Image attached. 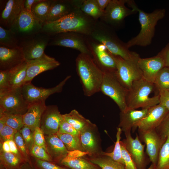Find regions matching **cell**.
<instances>
[{"instance_id":"obj_1","label":"cell","mask_w":169,"mask_h":169,"mask_svg":"<svg viewBox=\"0 0 169 169\" xmlns=\"http://www.w3.org/2000/svg\"><path fill=\"white\" fill-rule=\"evenodd\" d=\"M96 21L79 8L56 21L45 23L41 31L46 34L53 35L75 32L88 36Z\"/></svg>"},{"instance_id":"obj_2","label":"cell","mask_w":169,"mask_h":169,"mask_svg":"<svg viewBox=\"0 0 169 169\" xmlns=\"http://www.w3.org/2000/svg\"><path fill=\"white\" fill-rule=\"evenodd\" d=\"M88 36L104 44L114 55L127 60H136L140 57L137 53L129 50L126 43L120 39L114 29L100 20L95 21Z\"/></svg>"},{"instance_id":"obj_3","label":"cell","mask_w":169,"mask_h":169,"mask_svg":"<svg viewBox=\"0 0 169 169\" xmlns=\"http://www.w3.org/2000/svg\"><path fill=\"white\" fill-rule=\"evenodd\" d=\"M76 66L84 94L90 97L100 91L104 73L92 56L80 53L76 59Z\"/></svg>"},{"instance_id":"obj_4","label":"cell","mask_w":169,"mask_h":169,"mask_svg":"<svg viewBox=\"0 0 169 169\" xmlns=\"http://www.w3.org/2000/svg\"><path fill=\"white\" fill-rule=\"evenodd\" d=\"M126 3L132 9L139 13V20L141 29L138 34L126 44L127 47L135 45L145 47L151 43L157 23L165 16L164 9H156L151 13H146L140 9L133 0H126Z\"/></svg>"},{"instance_id":"obj_5","label":"cell","mask_w":169,"mask_h":169,"mask_svg":"<svg viewBox=\"0 0 169 169\" xmlns=\"http://www.w3.org/2000/svg\"><path fill=\"white\" fill-rule=\"evenodd\" d=\"M155 88L153 83L143 77L134 81L127 91L126 98L127 109L149 108L159 104L158 94L152 97L149 96Z\"/></svg>"},{"instance_id":"obj_6","label":"cell","mask_w":169,"mask_h":169,"mask_svg":"<svg viewBox=\"0 0 169 169\" xmlns=\"http://www.w3.org/2000/svg\"><path fill=\"white\" fill-rule=\"evenodd\" d=\"M29 104L23 96L21 87L0 90V114L23 115Z\"/></svg>"},{"instance_id":"obj_7","label":"cell","mask_w":169,"mask_h":169,"mask_svg":"<svg viewBox=\"0 0 169 169\" xmlns=\"http://www.w3.org/2000/svg\"><path fill=\"white\" fill-rule=\"evenodd\" d=\"M126 0H111L100 20L115 30L122 28L127 17L137 12L127 8Z\"/></svg>"},{"instance_id":"obj_8","label":"cell","mask_w":169,"mask_h":169,"mask_svg":"<svg viewBox=\"0 0 169 169\" xmlns=\"http://www.w3.org/2000/svg\"><path fill=\"white\" fill-rule=\"evenodd\" d=\"M115 72H104L100 91L110 97L118 105L120 112H123L127 109L126 98L128 90L120 82Z\"/></svg>"},{"instance_id":"obj_9","label":"cell","mask_w":169,"mask_h":169,"mask_svg":"<svg viewBox=\"0 0 169 169\" xmlns=\"http://www.w3.org/2000/svg\"><path fill=\"white\" fill-rule=\"evenodd\" d=\"M113 56L116 65L115 75L122 85L128 90L134 81L142 78L138 64L139 59L127 60L120 56Z\"/></svg>"},{"instance_id":"obj_10","label":"cell","mask_w":169,"mask_h":169,"mask_svg":"<svg viewBox=\"0 0 169 169\" xmlns=\"http://www.w3.org/2000/svg\"><path fill=\"white\" fill-rule=\"evenodd\" d=\"M86 42L91 56L99 68L104 73L115 72L116 65L114 56L106 47L87 35Z\"/></svg>"},{"instance_id":"obj_11","label":"cell","mask_w":169,"mask_h":169,"mask_svg":"<svg viewBox=\"0 0 169 169\" xmlns=\"http://www.w3.org/2000/svg\"><path fill=\"white\" fill-rule=\"evenodd\" d=\"M43 25L24 8L9 29L17 37L28 36L41 30Z\"/></svg>"},{"instance_id":"obj_12","label":"cell","mask_w":169,"mask_h":169,"mask_svg":"<svg viewBox=\"0 0 169 169\" xmlns=\"http://www.w3.org/2000/svg\"><path fill=\"white\" fill-rule=\"evenodd\" d=\"M48 45L70 48L91 56L87 44L86 35L78 33L68 32L55 34Z\"/></svg>"},{"instance_id":"obj_13","label":"cell","mask_w":169,"mask_h":169,"mask_svg":"<svg viewBox=\"0 0 169 169\" xmlns=\"http://www.w3.org/2000/svg\"><path fill=\"white\" fill-rule=\"evenodd\" d=\"M71 77L70 75L66 76L56 86L49 88L36 86L31 82L26 83L21 87L23 96L29 104L36 101H45L50 95L61 92L64 85Z\"/></svg>"},{"instance_id":"obj_14","label":"cell","mask_w":169,"mask_h":169,"mask_svg":"<svg viewBox=\"0 0 169 169\" xmlns=\"http://www.w3.org/2000/svg\"><path fill=\"white\" fill-rule=\"evenodd\" d=\"M79 137L84 152L89 156L100 155L103 151L97 125L92 122L79 132Z\"/></svg>"},{"instance_id":"obj_15","label":"cell","mask_w":169,"mask_h":169,"mask_svg":"<svg viewBox=\"0 0 169 169\" xmlns=\"http://www.w3.org/2000/svg\"><path fill=\"white\" fill-rule=\"evenodd\" d=\"M169 111L168 109L160 104L150 108L145 117L135 125L132 130L135 131L137 128L139 132L156 129Z\"/></svg>"},{"instance_id":"obj_16","label":"cell","mask_w":169,"mask_h":169,"mask_svg":"<svg viewBox=\"0 0 169 169\" xmlns=\"http://www.w3.org/2000/svg\"><path fill=\"white\" fill-rule=\"evenodd\" d=\"M83 0H52L45 23L56 21L80 8Z\"/></svg>"},{"instance_id":"obj_17","label":"cell","mask_w":169,"mask_h":169,"mask_svg":"<svg viewBox=\"0 0 169 169\" xmlns=\"http://www.w3.org/2000/svg\"><path fill=\"white\" fill-rule=\"evenodd\" d=\"M125 134L126 139L122 141L137 169H145L147 165L144 152L145 145L142 144L137 134L134 139L132 137L131 131L125 132Z\"/></svg>"},{"instance_id":"obj_18","label":"cell","mask_w":169,"mask_h":169,"mask_svg":"<svg viewBox=\"0 0 169 169\" xmlns=\"http://www.w3.org/2000/svg\"><path fill=\"white\" fill-rule=\"evenodd\" d=\"M27 61L28 66L24 84L31 82L38 75L44 72L54 69L60 64L59 62L55 58L45 53L38 58Z\"/></svg>"},{"instance_id":"obj_19","label":"cell","mask_w":169,"mask_h":169,"mask_svg":"<svg viewBox=\"0 0 169 169\" xmlns=\"http://www.w3.org/2000/svg\"><path fill=\"white\" fill-rule=\"evenodd\" d=\"M63 119L56 105L47 106L42 117L40 127L45 136L56 134Z\"/></svg>"},{"instance_id":"obj_20","label":"cell","mask_w":169,"mask_h":169,"mask_svg":"<svg viewBox=\"0 0 169 169\" xmlns=\"http://www.w3.org/2000/svg\"><path fill=\"white\" fill-rule=\"evenodd\" d=\"M49 38L46 36L37 35L24 41L19 45L22 48L25 60L29 61L41 57L48 45Z\"/></svg>"},{"instance_id":"obj_21","label":"cell","mask_w":169,"mask_h":169,"mask_svg":"<svg viewBox=\"0 0 169 169\" xmlns=\"http://www.w3.org/2000/svg\"><path fill=\"white\" fill-rule=\"evenodd\" d=\"M25 61L20 46L10 48L0 45V70H9Z\"/></svg>"},{"instance_id":"obj_22","label":"cell","mask_w":169,"mask_h":169,"mask_svg":"<svg viewBox=\"0 0 169 169\" xmlns=\"http://www.w3.org/2000/svg\"><path fill=\"white\" fill-rule=\"evenodd\" d=\"M139 136L146 146V152L150 161L156 165L160 150L163 143L155 129L139 132Z\"/></svg>"},{"instance_id":"obj_23","label":"cell","mask_w":169,"mask_h":169,"mask_svg":"<svg viewBox=\"0 0 169 169\" xmlns=\"http://www.w3.org/2000/svg\"><path fill=\"white\" fill-rule=\"evenodd\" d=\"M138 64L141 71L142 77L147 81L153 83L159 72L165 67L164 61L158 54L149 58L140 57Z\"/></svg>"},{"instance_id":"obj_24","label":"cell","mask_w":169,"mask_h":169,"mask_svg":"<svg viewBox=\"0 0 169 169\" xmlns=\"http://www.w3.org/2000/svg\"><path fill=\"white\" fill-rule=\"evenodd\" d=\"M86 155V153L80 151H69L67 156L59 165L69 169H101L85 157Z\"/></svg>"},{"instance_id":"obj_25","label":"cell","mask_w":169,"mask_h":169,"mask_svg":"<svg viewBox=\"0 0 169 169\" xmlns=\"http://www.w3.org/2000/svg\"><path fill=\"white\" fill-rule=\"evenodd\" d=\"M46 150L54 163L60 164L68 155V151L56 134L45 136Z\"/></svg>"},{"instance_id":"obj_26","label":"cell","mask_w":169,"mask_h":169,"mask_svg":"<svg viewBox=\"0 0 169 169\" xmlns=\"http://www.w3.org/2000/svg\"><path fill=\"white\" fill-rule=\"evenodd\" d=\"M24 0H8L5 3L0 14V24L11 27L24 8Z\"/></svg>"},{"instance_id":"obj_27","label":"cell","mask_w":169,"mask_h":169,"mask_svg":"<svg viewBox=\"0 0 169 169\" xmlns=\"http://www.w3.org/2000/svg\"><path fill=\"white\" fill-rule=\"evenodd\" d=\"M45 101H36L29 104L26 112L23 115L24 125L33 132L35 129L40 126L42 117L47 106Z\"/></svg>"},{"instance_id":"obj_28","label":"cell","mask_w":169,"mask_h":169,"mask_svg":"<svg viewBox=\"0 0 169 169\" xmlns=\"http://www.w3.org/2000/svg\"><path fill=\"white\" fill-rule=\"evenodd\" d=\"M149 108L140 110L127 109L124 111L120 112L118 127L124 133L131 131L135 125L145 117Z\"/></svg>"},{"instance_id":"obj_29","label":"cell","mask_w":169,"mask_h":169,"mask_svg":"<svg viewBox=\"0 0 169 169\" xmlns=\"http://www.w3.org/2000/svg\"><path fill=\"white\" fill-rule=\"evenodd\" d=\"M27 66L25 61L9 70V89L20 87L24 84Z\"/></svg>"},{"instance_id":"obj_30","label":"cell","mask_w":169,"mask_h":169,"mask_svg":"<svg viewBox=\"0 0 169 169\" xmlns=\"http://www.w3.org/2000/svg\"><path fill=\"white\" fill-rule=\"evenodd\" d=\"M0 165L7 169H21L26 161L21 156L11 152L0 151Z\"/></svg>"},{"instance_id":"obj_31","label":"cell","mask_w":169,"mask_h":169,"mask_svg":"<svg viewBox=\"0 0 169 169\" xmlns=\"http://www.w3.org/2000/svg\"><path fill=\"white\" fill-rule=\"evenodd\" d=\"M64 119L79 132L91 122L85 118L75 109L62 114Z\"/></svg>"},{"instance_id":"obj_32","label":"cell","mask_w":169,"mask_h":169,"mask_svg":"<svg viewBox=\"0 0 169 169\" xmlns=\"http://www.w3.org/2000/svg\"><path fill=\"white\" fill-rule=\"evenodd\" d=\"M87 157L101 169H125L124 166L107 156L100 154Z\"/></svg>"},{"instance_id":"obj_33","label":"cell","mask_w":169,"mask_h":169,"mask_svg":"<svg viewBox=\"0 0 169 169\" xmlns=\"http://www.w3.org/2000/svg\"><path fill=\"white\" fill-rule=\"evenodd\" d=\"M52 0H41L34 4L31 12L34 16L41 23H45Z\"/></svg>"},{"instance_id":"obj_34","label":"cell","mask_w":169,"mask_h":169,"mask_svg":"<svg viewBox=\"0 0 169 169\" xmlns=\"http://www.w3.org/2000/svg\"><path fill=\"white\" fill-rule=\"evenodd\" d=\"M56 134L63 142L68 151H79L85 153L82 146L79 136H74L59 132Z\"/></svg>"},{"instance_id":"obj_35","label":"cell","mask_w":169,"mask_h":169,"mask_svg":"<svg viewBox=\"0 0 169 169\" xmlns=\"http://www.w3.org/2000/svg\"><path fill=\"white\" fill-rule=\"evenodd\" d=\"M80 9L95 21L99 20L104 13L100 8L96 0H83Z\"/></svg>"},{"instance_id":"obj_36","label":"cell","mask_w":169,"mask_h":169,"mask_svg":"<svg viewBox=\"0 0 169 169\" xmlns=\"http://www.w3.org/2000/svg\"><path fill=\"white\" fill-rule=\"evenodd\" d=\"M0 45L10 48L18 47V39L9 29H6L0 26Z\"/></svg>"},{"instance_id":"obj_37","label":"cell","mask_w":169,"mask_h":169,"mask_svg":"<svg viewBox=\"0 0 169 169\" xmlns=\"http://www.w3.org/2000/svg\"><path fill=\"white\" fill-rule=\"evenodd\" d=\"M157 169H169V136L159 152Z\"/></svg>"},{"instance_id":"obj_38","label":"cell","mask_w":169,"mask_h":169,"mask_svg":"<svg viewBox=\"0 0 169 169\" xmlns=\"http://www.w3.org/2000/svg\"><path fill=\"white\" fill-rule=\"evenodd\" d=\"M122 132V131L120 128L119 127L117 128L116 139L113 151L110 153L103 151L100 154L108 156L114 161L124 166V163L122 157L120 145L121 134Z\"/></svg>"},{"instance_id":"obj_39","label":"cell","mask_w":169,"mask_h":169,"mask_svg":"<svg viewBox=\"0 0 169 169\" xmlns=\"http://www.w3.org/2000/svg\"><path fill=\"white\" fill-rule=\"evenodd\" d=\"M154 84L158 90H169V67H165L159 72Z\"/></svg>"},{"instance_id":"obj_40","label":"cell","mask_w":169,"mask_h":169,"mask_svg":"<svg viewBox=\"0 0 169 169\" xmlns=\"http://www.w3.org/2000/svg\"><path fill=\"white\" fill-rule=\"evenodd\" d=\"M14 141H15L18 149L23 155V157L27 162L31 164L29 161L28 157V149L25 141L19 131H18L14 136Z\"/></svg>"},{"instance_id":"obj_41","label":"cell","mask_w":169,"mask_h":169,"mask_svg":"<svg viewBox=\"0 0 169 169\" xmlns=\"http://www.w3.org/2000/svg\"><path fill=\"white\" fill-rule=\"evenodd\" d=\"M6 125L19 131L24 126L23 115H19L6 114Z\"/></svg>"},{"instance_id":"obj_42","label":"cell","mask_w":169,"mask_h":169,"mask_svg":"<svg viewBox=\"0 0 169 169\" xmlns=\"http://www.w3.org/2000/svg\"><path fill=\"white\" fill-rule=\"evenodd\" d=\"M155 130L164 143L169 136V111Z\"/></svg>"},{"instance_id":"obj_43","label":"cell","mask_w":169,"mask_h":169,"mask_svg":"<svg viewBox=\"0 0 169 169\" xmlns=\"http://www.w3.org/2000/svg\"><path fill=\"white\" fill-rule=\"evenodd\" d=\"M32 165L35 169H69L54 162L36 158Z\"/></svg>"},{"instance_id":"obj_44","label":"cell","mask_w":169,"mask_h":169,"mask_svg":"<svg viewBox=\"0 0 169 169\" xmlns=\"http://www.w3.org/2000/svg\"><path fill=\"white\" fill-rule=\"evenodd\" d=\"M30 151L36 158L54 162L46 150L43 147L33 144Z\"/></svg>"},{"instance_id":"obj_45","label":"cell","mask_w":169,"mask_h":169,"mask_svg":"<svg viewBox=\"0 0 169 169\" xmlns=\"http://www.w3.org/2000/svg\"><path fill=\"white\" fill-rule=\"evenodd\" d=\"M121 156L125 169H137L131 156L122 141H120Z\"/></svg>"},{"instance_id":"obj_46","label":"cell","mask_w":169,"mask_h":169,"mask_svg":"<svg viewBox=\"0 0 169 169\" xmlns=\"http://www.w3.org/2000/svg\"><path fill=\"white\" fill-rule=\"evenodd\" d=\"M23 138L28 150L34 144L33 132L27 126L24 125L19 131Z\"/></svg>"},{"instance_id":"obj_47","label":"cell","mask_w":169,"mask_h":169,"mask_svg":"<svg viewBox=\"0 0 169 169\" xmlns=\"http://www.w3.org/2000/svg\"><path fill=\"white\" fill-rule=\"evenodd\" d=\"M18 131L6 125L0 131V140L2 144L4 142L14 140V136Z\"/></svg>"},{"instance_id":"obj_48","label":"cell","mask_w":169,"mask_h":169,"mask_svg":"<svg viewBox=\"0 0 169 169\" xmlns=\"http://www.w3.org/2000/svg\"><path fill=\"white\" fill-rule=\"evenodd\" d=\"M33 135L34 144L43 147L46 150L45 135L39 127H37L35 129Z\"/></svg>"},{"instance_id":"obj_49","label":"cell","mask_w":169,"mask_h":169,"mask_svg":"<svg viewBox=\"0 0 169 169\" xmlns=\"http://www.w3.org/2000/svg\"><path fill=\"white\" fill-rule=\"evenodd\" d=\"M58 132L77 136H79V131L64 118L60 124Z\"/></svg>"},{"instance_id":"obj_50","label":"cell","mask_w":169,"mask_h":169,"mask_svg":"<svg viewBox=\"0 0 169 169\" xmlns=\"http://www.w3.org/2000/svg\"><path fill=\"white\" fill-rule=\"evenodd\" d=\"M9 70H0V90L9 89Z\"/></svg>"},{"instance_id":"obj_51","label":"cell","mask_w":169,"mask_h":169,"mask_svg":"<svg viewBox=\"0 0 169 169\" xmlns=\"http://www.w3.org/2000/svg\"><path fill=\"white\" fill-rule=\"evenodd\" d=\"M159 96L160 104L169 110V90H158Z\"/></svg>"},{"instance_id":"obj_52","label":"cell","mask_w":169,"mask_h":169,"mask_svg":"<svg viewBox=\"0 0 169 169\" xmlns=\"http://www.w3.org/2000/svg\"><path fill=\"white\" fill-rule=\"evenodd\" d=\"M158 54L163 58L165 67H169V43Z\"/></svg>"},{"instance_id":"obj_53","label":"cell","mask_w":169,"mask_h":169,"mask_svg":"<svg viewBox=\"0 0 169 169\" xmlns=\"http://www.w3.org/2000/svg\"><path fill=\"white\" fill-rule=\"evenodd\" d=\"M41 0H25L24 3V8L28 11L31 12V8L33 5Z\"/></svg>"},{"instance_id":"obj_54","label":"cell","mask_w":169,"mask_h":169,"mask_svg":"<svg viewBox=\"0 0 169 169\" xmlns=\"http://www.w3.org/2000/svg\"><path fill=\"white\" fill-rule=\"evenodd\" d=\"M110 1L111 0H96L100 8L103 12Z\"/></svg>"},{"instance_id":"obj_55","label":"cell","mask_w":169,"mask_h":169,"mask_svg":"<svg viewBox=\"0 0 169 169\" xmlns=\"http://www.w3.org/2000/svg\"><path fill=\"white\" fill-rule=\"evenodd\" d=\"M9 143L10 146V152L18 155V150L14 141L13 140H10L9 141Z\"/></svg>"},{"instance_id":"obj_56","label":"cell","mask_w":169,"mask_h":169,"mask_svg":"<svg viewBox=\"0 0 169 169\" xmlns=\"http://www.w3.org/2000/svg\"><path fill=\"white\" fill-rule=\"evenodd\" d=\"M6 114H0V131L6 124Z\"/></svg>"},{"instance_id":"obj_57","label":"cell","mask_w":169,"mask_h":169,"mask_svg":"<svg viewBox=\"0 0 169 169\" xmlns=\"http://www.w3.org/2000/svg\"><path fill=\"white\" fill-rule=\"evenodd\" d=\"M2 149L5 152H10L9 141H5L2 143Z\"/></svg>"},{"instance_id":"obj_58","label":"cell","mask_w":169,"mask_h":169,"mask_svg":"<svg viewBox=\"0 0 169 169\" xmlns=\"http://www.w3.org/2000/svg\"><path fill=\"white\" fill-rule=\"evenodd\" d=\"M28 163V162H27ZM26 163L22 167L21 169H35L32 164Z\"/></svg>"},{"instance_id":"obj_59","label":"cell","mask_w":169,"mask_h":169,"mask_svg":"<svg viewBox=\"0 0 169 169\" xmlns=\"http://www.w3.org/2000/svg\"><path fill=\"white\" fill-rule=\"evenodd\" d=\"M147 169H157L156 165L152 163L150 167Z\"/></svg>"},{"instance_id":"obj_60","label":"cell","mask_w":169,"mask_h":169,"mask_svg":"<svg viewBox=\"0 0 169 169\" xmlns=\"http://www.w3.org/2000/svg\"><path fill=\"white\" fill-rule=\"evenodd\" d=\"M0 169H7L3 166L0 165Z\"/></svg>"}]
</instances>
